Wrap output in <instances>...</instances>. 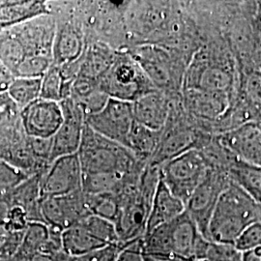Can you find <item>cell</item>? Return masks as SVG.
I'll return each instance as SVG.
<instances>
[{
    "label": "cell",
    "instance_id": "9c48e42d",
    "mask_svg": "<svg viewBox=\"0 0 261 261\" xmlns=\"http://www.w3.org/2000/svg\"><path fill=\"white\" fill-rule=\"evenodd\" d=\"M85 122L97 134L129 148L135 124L133 103L110 98L100 112L86 116Z\"/></svg>",
    "mask_w": 261,
    "mask_h": 261
},
{
    "label": "cell",
    "instance_id": "b9f144b4",
    "mask_svg": "<svg viewBox=\"0 0 261 261\" xmlns=\"http://www.w3.org/2000/svg\"><path fill=\"white\" fill-rule=\"evenodd\" d=\"M143 261H163V260H159V259H155V258H152V257H149V256H144V255H143Z\"/></svg>",
    "mask_w": 261,
    "mask_h": 261
},
{
    "label": "cell",
    "instance_id": "1f68e13d",
    "mask_svg": "<svg viewBox=\"0 0 261 261\" xmlns=\"http://www.w3.org/2000/svg\"><path fill=\"white\" fill-rule=\"evenodd\" d=\"M84 227L106 245L120 244L115 224L103 218L89 215L80 222ZM121 245V244H120Z\"/></svg>",
    "mask_w": 261,
    "mask_h": 261
},
{
    "label": "cell",
    "instance_id": "5bb4252c",
    "mask_svg": "<svg viewBox=\"0 0 261 261\" xmlns=\"http://www.w3.org/2000/svg\"><path fill=\"white\" fill-rule=\"evenodd\" d=\"M41 214L45 224L62 231L91 215L83 191L68 196L42 198Z\"/></svg>",
    "mask_w": 261,
    "mask_h": 261
},
{
    "label": "cell",
    "instance_id": "ffe728a7",
    "mask_svg": "<svg viewBox=\"0 0 261 261\" xmlns=\"http://www.w3.org/2000/svg\"><path fill=\"white\" fill-rule=\"evenodd\" d=\"M48 14H51L50 8L45 0L3 1L0 5V32Z\"/></svg>",
    "mask_w": 261,
    "mask_h": 261
},
{
    "label": "cell",
    "instance_id": "ba28073f",
    "mask_svg": "<svg viewBox=\"0 0 261 261\" xmlns=\"http://www.w3.org/2000/svg\"><path fill=\"white\" fill-rule=\"evenodd\" d=\"M184 90H200L232 95L235 85L233 67L224 58L198 54L189 66L184 79Z\"/></svg>",
    "mask_w": 261,
    "mask_h": 261
},
{
    "label": "cell",
    "instance_id": "60d3db41",
    "mask_svg": "<svg viewBox=\"0 0 261 261\" xmlns=\"http://www.w3.org/2000/svg\"><path fill=\"white\" fill-rule=\"evenodd\" d=\"M242 261H261V256L255 251L244 252Z\"/></svg>",
    "mask_w": 261,
    "mask_h": 261
},
{
    "label": "cell",
    "instance_id": "484cf974",
    "mask_svg": "<svg viewBox=\"0 0 261 261\" xmlns=\"http://www.w3.org/2000/svg\"><path fill=\"white\" fill-rule=\"evenodd\" d=\"M109 245L96 238L81 223L62 231V248L69 255L77 258Z\"/></svg>",
    "mask_w": 261,
    "mask_h": 261
},
{
    "label": "cell",
    "instance_id": "8d00e7d4",
    "mask_svg": "<svg viewBox=\"0 0 261 261\" xmlns=\"http://www.w3.org/2000/svg\"><path fill=\"white\" fill-rule=\"evenodd\" d=\"M19 115V110L7 92H0V125Z\"/></svg>",
    "mask_w": 261,
    "mask_h": 261
},
{
    "label": "cell",
    "instance_id": "52a82bcc",
    "mask_svg": "<svg viewBox=\"0 0 261 261\" xmlns=\"http://www.w3.org/2000/svg\"><path fill=\"white\" fill-rule=\"evenodd\" d=\"M0 159L29 177L43 174L49 167L36 156L31 138L23 129L19 115L0 125Z\"/></svg>",
    "mask_w": 261,
    "mask_h": 261
},
{
    "label": "cell",
    "instance_id": "836d02e7",
    "mask_svg": "<svg viewBox=\"0 0 261 261\" xmlns=\"http://www.w3.org/2000/svg\"><path fill=\"white\" fill-rule=\"evenodd\" d=\"M29 176L0 159V192L7 193L24 182Z\"/></svg>",
    "mask_w": 261,
    "mask_h": 261
},
{
    "label": "cell",
    "instance_id": "30bf717a",
    "mask_svg": "<svg viewBox=\"0 0 261 261\" xmlns=\"http://www.w3.org/2000/svg\"><path fill=\"white\" fill-rule=\"evenodd\" d=\"M230 183L231 181L225 171L210 168L203 181L187 202V213L205 238L208 225L219 198Z\"/></svg>",
    "mask_w": 261,
    "mask_h": 261
},
{
    "label": "cell",
    "instance_id": "d4e9b609",
    "mask_svg": "<svg viewBox=\"0 0 261 261\" xmlns=\"http://www.w3.org/2000/svg\"><path fill=\"white\" fill-rule=\"evenodd\" d=\"M226 172L232 183L261 204V167L234 157Z\"/></svg>",
    "mask_w": 261,
    "mask_h": 261
},
{
    "label": "cell",
    "instance_id": "5b68a950",
    "mask_svg": "<svg viewBox=\"0 0 261 261\" xmlns=\"http://www.w3.org/2000/svg\"><path fill=\"white\" fill-rule=\"evenodd\" d=\"M99 84L110 98L130 103L158 90L130 51L117 50L113 63Z\"/></svg>",
    "mask_w": 261,
    "mask_h": 261
},
{
    "label": "cell",
    "instance_id": "d590c367",
    "mask_svg": "<svg viewBox=\"0 0 261 261\" xmlns=\"http://www.w3.org/2000/svg\"><path fill=\"white\" fill-rule=\"evenodd\" d=\"M123 247L120 244L109 245L100 250L75 258V261H117Z\"/></svg>",
    "mask_w": 261,
    "mask_h": 261
},
{
    "label": "cell",
    "instance_id": "603a6c76",
    "mask_svg": "<svg viewBox=\"0 0 261 261\" xmlns=\"http://www.w3.org/2000/svg\"><path fill=\"white\" fill-rule=\"evenodd\" d=\"M196 137L189 130L173 128L164 133L158 149L149 162L150 166L160 168L162 165L176 158L189 150L194 149Z\"/></svg>",
    "mask_w": 261,
    "mask_h": 261
},
{
    "label": "cell",
    "instance_id": "74e56055",
    "mask_svg": "<svg viewBox=\"0 0 261 261\" xmlns=\"http://www.w3.org/2000/svg\"><path fill=\"white\" fill-rule=\"evenodd\" d=\"M141 240L126 246L120 252L117 261H143V254L141 252Z\"/></svg>",
    "mask_w": 261,
    "mask_h": 261
},
{
    "label": "cell",
    "instance_id": "ab89813d",
    "mask_svg": "<svg viewBox=\"0 0 261 261\" xmlns=\"http://www.w3.org/2000/svg\"><path fill=\"white\" fill-rule=\"evenodd\" d=\"M253 19H254V25L255 28H261V1L256 3L255 6V12L253 15Z\"/></svg>",
    "mask_w": 261,
    "mask_h": 261
},
{
    "label": "cell",
    "instance_id": "2e32d148",
    "mask_svg": "<svg viewBox=\"0 0 261 261\" xmlns=\"http://www.w3.org/2000/svg\"><path fill=\"white\" fill-rule=\"evenodd\" d=\"M219 143L236 158L261 167V118L222 133Z\"/></svg>",
    "mask_w": 261,
    "mask_h": 261
},
{
    "label": "cell",
    "instance_id": "f35d334b",
    "mask_svg": "<svg viewBox=\"0 0 261 261\" xmlns=\"http://www.w3.org/2000/svg\"><path fill=\"white\" fill-rule=\"evenodd\" d=\"M14 77V74L0 60V92L7 91L10 84Z\"/></svg>",
    "mask_w": 261,
    "mask_h": 261
},
{
    "label": "cell",
    "instance_id": "83f0119b",
    "mask_svg": "<svg viewBox=\"0 0 261 261\" xmlns=\"http://www.w3.org/2000/svg\"><path fill=\"white\" fill-rule=\"evenodd\" d=\"M42 79L15 76L7 89L12 101L19 112L41 97Z\"/></svg>",
    "mask_w": 261,
    "mask_h": 261
},
{
    "label": "cell",
    "instance_id": "f6af8a7d",
    "mask_svg": "<svg viewBox=\"0 0 261 261\" xmlns=\"http://www.w3.org/2000/svg\"><path fill=\"white\" fill-rule=\"evenodd\" d=\"M191 261H208L207 259H205V258H201V259H194V260H191Z\"/></svg>",
    "mask_w": 261,
    "mask_h": 261
},
{
    "label": "cell",
    "instance_id": "7a4b0ae2",
    "mask_svg": "<svg viewBox=\"0 0 261 261\" xmlns=\"http://www.w3.org/2000/svg\"><path fill=\"white\" fill-rule=\"evenodd\" d=\"M160 182V168H144L140 179L132 181L117 195L120 212L115 227L123 248L141 240L146 233L153 198Z\"/></svg>",
    "mask_w": 261,
    "mask_h": 261
},
{
    "label": "cell",
    "instance_id": "4dcf8cb0",
    "mask_svg": "<svg viewBox=\"0 0 261 261\" xmlns=\"http://www.w3.org/2000/svg\"><path fill=\"white\" fill-rule=\"evenodd\" d=\"M25 55L13 30L9 28L0 32V60L14 74Z\"/></svg>",
    "mask_w": 261,
    "mask_h": 261
},
{
    "label": "cell",
    "instance_id": "8fae6325",
    "mask_svg": "<svg viewBox=\"0 0 261 261\" xmlns=\"http://www.w3.org/2000/svg\"><path fill=\"white\" fill-rule=\"evenodd\" d=\"M84 171L76 154L55 160L41 175L42 198L56 197L83 191Z\"/></svg>",
    "mask_w": 261,
    "mask_h": 261
},
{
    "label": "cell",
    "instance_id": "277c9868",
    "mask_svg": "<svg viewBox=\"0 0 261 261\" xmlns=\"http://www.w3.org/2000/svg\"><path fill=\"white\" fill-rule=\"evenodd\" d=\"M77 156L84 174H132L147 166L132 150L97 134L86 124Z\"/></svg>",
    "mask_w": 261,
    "mask_h": 261
},
{
    "label": "cell",
    "instance_id": "6da1fadb",
    "mask_svg": "<svg viewBox=\"0 0 261 261\" xmlns=\"http://www.w3.org/2000/svg\"><path fill=\"white\" fill-rule=\"evenodd\" d=\"M209 239L205 238L186 211L168 224L145 234L141 252L163 261H191L205 256Z\"/></svg>",
    "mask_w": 261,
    "mask_h": 261
},
{
    "label": "cell",
    "instance_id": "cb8c5ba5",
    "mask_svg": "<svg viewBox=\"0 0 261 261\" xmlns=\"http://www.w3.org/2000/svg\"><path fill=\"white\" fill-rule=\"evenodd\" d=\"M70 97L82 107L86 116L100 112L110 99L99 81L82 75H77L72 83Z\"/></svg>",
    "mask_w": 261,
    "mask_h": 261
},
{
    "label": "cell",
    "instance_id": "7c38bea8",
    "mask_svg": "<svg viewBox=\"0 0 261 261\" xmlns=\"http://www.w3.org/2000/svg\"><path fill=\"white\" fill-rule=\"evenodd\" d=\"M11 29L18 38L25 58L46 57L53 59L56 30V19L53 14L34 18Z\"/></svg>",
    "mask_w": 261,
    "mask_h": 261
},
{
    "label": "cell",
    "instance_id": "d6986e66",
    "mask_svg": "<svg viewBox=\"0 0 261 261\" xmlns=\"http://www.w3.org/2000/svg\"><path fill=\"white\" fill-rule=\"evenodd\" d=\"M130 55L137 59L158 90L164 92V88L171 86L174 76L168 54L159 48L145 47Z\"/></svg>",
    "mask_w": 261,
    "mask_h": 261
},
{
    "label": "cell",
    "instance_id": "7bdbcfd3",
    "mask_svg": "<svg viewBox=\"0 0 261 261\" xmlns=\"http://www.w3.org/2000/svg\"><path fill=\"white\" fill-rule=\"evenodd\" d=\"M256 31H257V34L259 35V37L261 39V28H256Z\"/></svg>",
    "mask_w": 261,
    "mask_h": 261
},
{
    "label": "cell",
    "instance_id": "f1b7e54d",
    "mask_svg": "<svg viewBox=\"0 0 261 261\" xmlns=\"http://www.w3.org/2000/svg\"><path fill=\"white\" fill-rule=\"evenodd\" d=\"M50 237L49 226L43 222H30L23 233L19 251L29 259L36 253H41Z\"/></svg>",
    "mask_w": 261,
    "mask_h": 261
},
{
    "label": "cell",
    "instance_id": "f546056e",
    "mask_svg": "<svg viewBox=\"0 0 261 261\" xmlns=\"http://www.w3.org/2000/svg\"><path fill=\"white\" fill-rule=\"evenodd\" d=\"M86 205L91 215L103 218L115 224L120 212V201L117 195H86Z\"/></svg>",
    "mask_w": 261,
    "mask_h": 261
},
{
    "label": "cell",
    "instance_id": "44dd1931",
    "mask_svg": "<svg viewBox=\"0 0 261 261\" xmlns=\"http://www.w3.org/2000/svg\"><path fill=\"white\" fill-rule=\"evenodd\" d=\"M186 211L185 203L174 196L160 179L150 210L146 233L168 224ZM145 233V234H146Z\"/></svg>",
    "mask_w": 261,
    "mask_h": 261
},
{
    "label": "cell",
    "instance_id": "7402d4cb",
    "mask_svg": "<svg viewBox=\"0 0 261 261\" xmlns=\"http://www.w3.org/2000/svg\"><path fill=\"white\" fill-rule=\"evenodd\" d=\"M117 50L108 43L95 41L87 43L83 56L80 57L79 75L99 81L112 66Z\"/></svg>",
    "mask_w": 261,
    "mask_h": 261
},
{
    "label": "cell",
    "instance_id": "bcb514c9",
    "mask_svg": "<svg viewBox=\"0 0 261 261\" xmlns=\"http://www.w3.org/2000/svg\"><path fill=\"white\" fill-rule=\"evenodd\" d=\"M2 2H3V1H0V5H1V4H2Z\"/></svg>",
    "mask_w": 261,
    "mask_h": 261
},
{
    "label": "cell",
    "instance_id": "ac0fdd59",
    "mask_svg": "<svg viewBox=\"0 0 261 261\" xmlns=\"http://www.w3.org/2000/svg\"><path fill=\"white\" fill-rule=\"evenodd\" d=\"M231 94L207 92L200 90H184L188 111L204 120H217L228 112Z\"/></svg>",
    "mask_w": 261,
    "mask_h": 261
},
{
    "label": "cell",
    "instance_id": "ee69618b",
    "mask_svg": "<svg viewBox=\"0 0 261 261\" xmlns=\"http://www.w3.org/2000/svg\"><path fill=\"white\" fill-rule=\"evenodd\" d=\"M255 252H257V253H258V254L261 256V247L260 248H258V249H256V250H255Z\"/></svg>",
    "mask_w": 261,
    "mask_h": 261
},
{
    "label": "cell",
    "instance_id": "e575fe53",
    "mask_svg": "<svg viewBox=\"0 0 261 261\" xmlns=\"http://www.w3.org/2000/svg\"><path fill=\"white\" fill-rule=\"evenodd\" d=\"M234 247L240 252L255 251L261 247V222H257L248 226L237 240Z\"/></svg>",
    "mask_w": 261,
    "mask_h": 261
},
{
    "label": "cell",
    "instance_id": "4316f807",
    "mask_svg": "<svg viewBox=\"0 0 261 261\" xmlns=\"http://www.w3.org/2000/svg\"><path fill=\"white\" fill-rule=\"evenodd\" d=\"M163 133L164 130H152L135 120L130 133L129 148L141 163L148 165L158 149Z\"/></svg>",
    "mask_w": 261,
    "mask_h": 261
},
{
    "label": "cell",
    "instance_id": "4fadbf2b",
    "mask_svg": "<svg viewBox=\"0 0 261 261\" xmlns=\"http://www.w3.org/2000/svg\"><path fill=\"white\" fill-rule=\"evenodd\" d=\"M60 106L63 121L53 138L51 163L57 158L77 153L86 124L84 110L74 99L66 98Z\"/></svg>",
    "mask_w": 261,
    "mask_h": 261
},
{
    "label": "cell",
    "instance_id": "3957f363",
    "mask_svg": "<svg viewBox=\"0 0 261 261\" xmlns=\"http://www.w3.org/2000/svg\"><path fill=\"white\" fill-rule=\"evenodd\" d=\"M257 222H261V204L231 182L219 198L207 238L212 242L234 245L248 226Z\"/></svg>",
    "mask_w": 261,
    "mask_h": 261
},
{
    "label": "cell",
    "instance_id": "e0dca14e",
    "mask_svg": "<svg viewBox=\"0 0 261 261\" xmlns=\"http://www.w3.org/2000/svg\"><path fill=\"white\" fill-rule=\"evenodd\" d=\"M135 120L155 130H163L170 117V105L163 91L142 96L133 103Z\"/></svg>",
    "mask_w": 261,
    "mask_h": 261
},
{
    "label": "cell",
    "instance_id": "9a60e30c",
    "mask_svg": "<svg viewBox=\"0 0 261 261\" xmlns=\"http://www.w3.org/2000/svg\"><path fill=\"white\" fill-rule=\"evenodd\" d=\"M21 125L28 137L53 139L63 121L60 103L38 99L19 112Z\"/></svg>",
    "mask_w": 261,
    "mask_h": 261
},
{
    "label": "cell",
    "instance_id": "d6a6232c",
    "mask_svg": "<svg viewBox=\"0 0 261 261\" xmlns=\"http://www.w3.org/2000/svg\"><path fill=\"white\" fill-rule=\"evenodd\" d=\"M64 89L65 83L60 74L59 67L53 64L42 77L40 98L60 103L64 99Z\"/></svg>",
    "mask_w": 261,
    "mask_h": 261
},
{
    "label": "cell",
    "instance_id": "8992f818",
    "mask_svg": "<svg viewBox=\"0 0 261 261\" xmlns=\"http://www.w3.org/2000/svg\"><path fill=\"white\" fill-rule=\"evenodd\" d=\"M209 169L204 154L194 148L162 165L160 179L186 205Z\"/></svg>",
    "mask_w": 261,
    "mask_h": 261
}]
</instances>
